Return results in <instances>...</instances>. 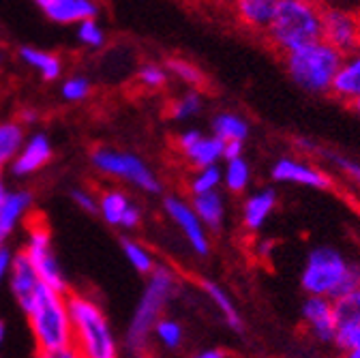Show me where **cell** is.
Masks as SVG:
<instances>
[{"instance_id":"obj_2","label":"cell","mask_w":360,"mask_h":358,"mask_svg":"<svg viewBox=\"0 0 360 358\" xmlns=\"http://www.w3.org/2000/svg\"><path fill=\"white\" fill-rule=\"evenodd\" d=\"M300 286L307 296L343 298L360 290V264L349 262L335 247H315L307 253Z\"/></svg>"},{"instance_id":"obj_3","label":"cell","mask_w":360,"mask_h":358,"mask_svg":"<svg viewBox=\"0 0 360 358\" xmlns=\"http://www.w3.org/2000/svg\"><path fill=\"white\" fill-rule=\"evenodd\" d=\"M69 316L73 328V350L82 358H120L116 333L103 307L86 294H69Z\"/></svg>"},{"instance_id":"obj_39","label":"cell","mask_w":360,"mask_h":358,"mask_svg":"<svg viewBox=\"0 0 360 358\" xmlns=\"http://www.w3.org/2000/svg\"><path fill=\"white\" fill-rule=\"evenodd\" d=\"M11 264H13V253H11V249L7 245H3V247H0V286L9 279Z\"/></svg>"},{"instance_id":"obj_28","label":"cell","mask_w":360,"mask_h":358,"mask_svg":"<svg viewBox=\"0 0 360 358\" xmlns=\"http://www.w3.org/2000/svg\"><path fill=\"white\" fill-rule=\"evenodd\" d=\"M163 65H165L169 77L178 79L180 84H185L187 88H193V91H200V88H204V84H206V73H204L195 63H191L189 58L172 56V58H167Z\"/></svg>"},{"instance_id":"obj_5","label":"cell","mask_w":360,"mask_h":358,"mask_svg":"<svg viewBox=\"0 0 360 358\" xmlns=\"http://www.w3.org/2000/svg\"><path fill=\"white\" fill-rule=\"evenodd\" d=\"M28 326L37 352L58 354L73 347V328L67 294L41 286L30 309L26 311Z\"/></svg>"},{"instance_id":"obj_13","label":"cell","mask_w":360,"mask_h":358,"mask_svg":"<svg viewBox=\"0 0 360 358\" xmlns=\"http://www.w3.org/2000/svg\"><path fill=\"white\" fill-rule=\"evenodd\" d=\"M99 215L112 228L135 230L142 226V208L122 189H105L99 196Z\"/></svg>"},{"instance_id":"obj_23","label":"cell","mask_w":360,"mask_h":358,"mask_svg":"<svg viewBox=\"0 0 360 358\" xmlns=\"http://www.w3.org/2000/svg\"><path fill=\"white\" fill-rule=\"evenodd\" d=\"M18 56L26 67L37 71L41 75V79H45V82H56L63 75V60L52 52H45V50L32 48V46H22Z\"/></svg>"},{"instance_id":"obj_14","label":"cell","mask_w":360,"mask_h":358,"mask_svg":"<svg viewBox=\"0 0 360 358\" xmlns=\"http://www.w3.org/2000/svg\"><path fill=\"white\" fill-rule=\"evenodd\" d=\"M302 324L309 335L320 343H335L337 337V318H335V302L320 296H309L302 302Z\"/></svg>"},{"instance_id":"obj_21","label":"cell","mask_w":360,"mask_h":358,"mask_svg":"<svg viewBox=\"0 0 360 358\" xmlns=\"http://www.w3.org/2000/svg\"><path fill=\"white\" fill-rule=\"evenodd\" d=\"M34 196L26 189L9 191L7 200L0 206V247L7 243L11 232L15 230L18 223L26 217V212L32 208Z\"/></svg>"},{"instance_id":"obj_42","label":"cell","mask_w":360,"mask_h":358,"mask_svg":"<svg viewBox=\"0 0 360 358\" xmlns=\"http://www.w3.org/2000/svg\"><path fill=\"white\" fill-rule=\"evenodd\" d=\"M191 358H228V354H225V350H219V347H206V350L193 354Z\"/></svg>"},{"instance_id":"obj_7","label":"cell","mask_w":360,"mask_h":358,"mask_svg":"<svg viewBox=\"0 0 360 358\" xmlns=\"http://www.w3.org/2000/svg\"><path fill=\"white\" fill-rule=\"evenodd\" d=\"M90 163H93V167L99 174L110 176L114 181L129 183L144 193L155 196L161 191V181H159L157 172L142 157L133 155V153L116 151L110 146H97L93 153H90Z\"/></svg>"},{"instance_id":"obj_41","label":"cell","mask_w":360,"mask_h":358,"mask_svg":"<svg viewBox=\"0 0 360 358\" xmlns=\"http://www.w3.org/2000/svg\"><path fill=\"white\" fill-rule=\"evenodd\" d=\"M34 358H82L73 347H69V350H63V352H58V354H45V352H37L34 354Z\"/></svg>"},{"instance_id":"obj_43","label":"cell","mask_w":360,"mask_h":358,"mask_svg":"<svg viewBox=\"0 0 360 358\" xmlns=\"http://www.w3.org/2000/svg\"><path fill=\"white\" fill-rule=\"evenodd\" d=\"M243 151H245V144H238V142L225 144V161H228V159H236V157H243Z\"/></svg>"},{"instance_id":"obj_12","label":"cell","mask_w":360,"mask_h":358,"mask_svg":"<svg viewBox=\"0 0 360 358\" xmlns=\"http://www.w3.org/2000/svg\"><path fill=\"white\" fill-rule=\"evenodd\" d=\"M322 39L337 52L352 54L360 50V15L343 7H324Z\"/></svg>"},{"instance_id":"obj_17","label":"cell","mask_w":360,"mask_h":358,"mask_svg":"<svg viewBox=\"0 0 360 358\" xmlns=\"http://www.w3.org/2000/svg\"><path fill=\"white\" fill-rule=\"evenodd\" d=\"M9 290L18 302V307L26 313L39 292V288L43 286L37 271L32 268V264L28 262V257L20 251L18 255H13V264H11V273H9Z\"/></svg>"},{"instance_id":"obj_4","label":"cell","mask_w":360,"mask_h":358,"mask_svg":"<svg viewBox=\"0 0 360 358\" xmlns=\"http://www.w3.org/2000/svg\"><path fill=\"white\" fill-rule=\"evenodd\" d=\"M322 13L324 9L309 0H281L264 39L281 56L300 50L322 39Z\"/></svg>"},{"instance_id":"obj_1","label":"cell","mask_w":360,"mask_h":358,"mask_svg":"<svg viewBox=\"0 0 360 358\" xmlns=\"http://www.w3.org/2000/svg\"><path fill=\"white\" fill-rule=\"evenodd\" d=\"M178 286V275L167 264H157V268L148 275L144 292L124 333V347L133 358H146L155 326L163 318L165 305L176 296Z\"/></svg>"},{"instance_id":"obj_38","label":"cell","mask_w":360,"mask_h":358,"mask_svg":"<svg viewBox=\"0 0 360 358\" xmlns=\"http://www.w3.org/2000/svg\"><path fill=\"white\" fill-rule=\"evenodd\" d=\"M71 200L77 208H82L84 212L90 215H99V196H95L90 189L86 187H77L71 191Z\"/></svg>"},{"instance_id":"obj_32","label":"cell","mask_w":360,"mask_h":358,"mask_svg":"<svg viewBox=\"0 0 360 358\" xmlns=\"http://www.w3.org/2000/svg\"><path fill=\"white\" fill-rule=\"evenodd\" d=\"M221 185H223V170L219 165H214V167H206V170H195L193 176L189 178L187 187H189L191 198H195V196L219 191Z\"/></svg>"},{"instance_id":"obj_24","label":"cell","mask_w":360,"mask_h":358,"mask_svg":"<svg viewBox=\"0 0 360 358\" xmlns=\"http://www.w3.org/2000/svg\"><path fill=\"white\" fill-rule=\"evenodd\" d=\"M191 206L208 232H221L225 226V198L219 191L191 198Z\"/></svg>"},{"instance_id":"obj_33","label":"cell","mask_w":360,"mask_h":358,"mask_svg":"<svg viewBox=\"0 0 360 358\" xmlns=\"http://www.w3.org/2000/svg\"><path fill=\"white\" fill-rule=\"evenodd\" d=\"M75 39L79 46L88 50H101L108 43V32L99 24V20H84L75 26Z\"/></svg>"},{"instance_id":"obj_22","label":"cell","mask_w":360,"mask_h":358,"mask_svg":"<svg viewBox=\"0 0 360 358\" xmlns=\"http://www.w3.org/2000/svg\"><path fill=\"white\" fill-rule=\"evenodd\" d=\"M210 133L214 138H219L223 144H232V142L245 144L247 138H249V133H251V124L238 112L221 110L210 120Z\"/></svg>"},{"instance_id":"obj_27","label":"cell","mask_w":360,"mask_h":358,"mask_svg":"<svg viewBox=\"0 0 360 358\" xmlns=\"http://www.w3.org/2000/svg\"><path fill=\"white\" fill-rule=\"evenodd\" d=\"M221 170H223V187L228 193L240 196L251 185V165L245 159V155L236 159H228Z\"/></svg>"},{"instance_id":"obj_19","label":"cell","mask_w":360,"mask_h":358,"mask_svg":"<svg viewBox=\"0 0 360 358\" xmlns=\"http://www.w3.org/2000/svg\"><path fill=\"white\" fill-rule=\"evenodd\" d=\"M230 5L240 26L264 34V30L273 22L281 0H230Z\"/></svg>"},{"instance_id":"obj_34","label":"cell","mask_w":360,"mask_h":358,"mask_svg":"<svg viewBox=\"0 0 360 358\" xmlns=\"http://www.w3.org/2000/svg\"><path fill=\"white\" fill-rule=\"evenodd\" d=\"M135 77H138V84L144 88V91H150V93H159L169 84V73H167L165 65H161V63H144L138 69V75Z\"/></svg>"},{"instance_id":"obj_20","label":"cell","mask_w":360,"mask_h":358,"mask_svg":"<svg viewBox=\"0 0 360 358\" xmlns=\"http://www.w3.org/2000/svg\"><path fill=\"white\" fill-rule=\"evenodd\" d=\"M330 95L347 106H352L356 99H360V50L343 56L341 67L333 82Z\"/></svg>"},{"instance_id":"obj_48","label":"cell","mask_w":360,"mask_h":358,"mask_svg":"<svg viewBox=\"0 0 360 358\" xmlns=\"http://www.w3.org/2000/svg\"><path fill=\"white\" fill-rule=\"evenodd\" d=\"M345 358H360V350H352V352H345Z\"/></svg>"},{"instance_id":"obj_31","label":"cell","mask_w":360,"mask_h":358,"mask_svg":"<svg viewBox=\"0 0 360 358\" xmlns=\"http://www.w3.org/2000/svg\"><path fill=\"white\" fill-rule=\"evenodd\" d=\"M333 302H335L337 331L360 326V290L354 294H347L343 298H337Z\"/></svg>"},{"instance_id":"obj_9","label":"cell","mask_w":360,"mask_h":358,"mask_svg":"<svg viewBox=\"0 0 360 358\" xmlns=\"http://www.w3.org/2000/svg\"><path fill=\"white\" fill-rule=\"evenodd\" d=\"M163 212L174 223V226L180 230V234L185 236V241L189 243V247H191V251L195 255L206 257L210 253V232L206 230V226L200 221L198 212L193 210L191 200L180 198L176 193L165 196Z\"/></svg>"},{"instance_id":"obj_16","label":"cell","mask_w":360,"mask_h":358,"mask_svg":"<svg viewBox=\"0 0 360 358\" xmlns=\"http://www.w3.org/2000/svg\"><path fill=\"white\" fill-rule=\"evenodd\" d=\"M52 157H54V151H52L50 138L45 136L43 131H37V133H32L30 138H26L20 155L11 163V174L18 176V178L32 176V174L41 172L45 165H48L52 161Z\"/></svg>"},{"instance_id":"obj_46","label":"cell","mask_w":360,"mask_h":358,"mask_svg":"<svg viewBox=\"0 0 360 358\" xmlns=\"http://www.w3.org/2000/svg\"><path fill=\"white\" fill-rule=\"evenodd\" d=\"M5 335H7V326L3 320H0V345H3V341H5Z\"/></svg>"},{"instance_id":"obj_40","label":"cell","mask_w":360,"mask_h":358,"mask_svg":"<svg viewBox=\"0 0 360 358\" xmlns=\"http://www.w3.org/2000/svg\"><path fill=\"white\" fill-rule=\"evenodd\" d=\"M309 3L318 5V7H343L349 11H358L360 9V0H309Z\"/></svg>"},{"instance_id":"obj_44","label":"cell","mask_w":360,"mask_h":358,"mask_svg":"<svg viewBox=\"0 0 360 358\" xmlns=\"http://www.w3.org/2000/svg\"><path fill=\"white\" fill-rule=\"evenodd\" d=\"M37 116H39V112H37V110H32V108H24V110L20 112V118H18V120H20L22 124H32V122H37V120H39Z\"/></svg>"},{"instance_id":"obj_29","label":"cell","mask_w":360,"mask_h":358,"mask_svg":"<svg viewBox=\"0 0 360 358\" xmlns=\"http://www.w3.org/2000/svg\"><path fill=\"white\" fill-rule=\"evenodd\" d=\"M204 110V97L200 91H193V88H187L185 93H180L178 97H174L169 101L167 114L172 120L176 122H187L195 116H200Z\"/></svg>"},{"instance_id":"obj_11","label":"cell","mask_w":360,"mask_h":358,"mask_svg":"<svg viewBox=\"0 0 360 358\" xmlns=\"http://www.w3.org/2000/svg\"><path fill=\"white\" fill-rule=\"evenodd\" d=\"M270 178L281 185H298L315 191H328L335 185L326 170L300 157H279L270 167Z\"/></svg>"},{"instance_id":"obj_37","label":"cell","mask_w":360,"mask_h":358,"mask_svg":"<svg viewBox=\"0 0 360 358\" xmlns=\"http://www.w3.org/2000/svg\"><path fill=\"white\" fill-rule=\"evenodd\" d=\"M318 153H324V157L330 161V165L337 167L352 185H356L360 189V161L343 157V155H337V153H326V151H318Z\"/></svg>"},{"instance_id":"obj_18","label":"cell","mask_w":360,"mask_h":358,"mask_svg":"<svg viewBox=\"0 0 360 358\" xmlns=\"http://www.w3.org/2000/svg\"><path fill=\"white\" fill-rule=\"evenodd\" d=\"M277 202H279V196L273 187H264L247 196V200L243 202V212H240L243 230L247 234H257L266 226L270 215L275 212Z\"/></svg>"},{"instance_id":"obj_36","label":"cell","mask_w":360,"mask_h":358,"mask_svg":"<svg viewBox=\"0 0 360 358\" xmlns=\"http://www.w3.org/2000/svg\"><path fill=\"white\" fill-rule=\"evenodd\" d=\"M93 95V82L86 75H71L60 84V97L67 103H82Z\"/></svg>"},{"instance_id":"obj_6","label":"cell","mask_w":360,"mask_h":358,"mask_svg":"<svg viewBox=\"0 0 360 358\" xmlns=\"http://www.w3.org/2000/svg\"><path fill=\"white\" fill-rule=\"evenodd\" d=\"M290 79L309 95H330L343 54L324 39L281 56Z\"/></svg>"},{"instance_id":"obj_45","label":"cell","mask_w":360,"mask_h":358,"mask_svg":"<svg viewBox=\"0 0 360 358\" xmlns=\"http://www.w3.org/2000/svg\"><path fill=\"white\" fill-rule=\"evenodd\" d=\"M9 191H7V185H5V178H3V170H0V206L7 200Z\"/></svg>"},{"instance_id":"obj_15","label":"cell","mask_w":360,"mask_h":358,"mask_svg":"<svg viewBox=\"0 0 360 358\" xmlns=\"http://www.w3.org/2000/svg\"><path fill=\"white\" fill-rule=\"evenodd\" d=\"M32 3L45 13V18L60 26H77L84 20H97L101 11L97 0H32Z\"/></svg>"},{"instance_id":"obj_8","label":"cell","mask_w":360,"mask_h":358,"mask_svg":"<svg viewBox=\"0 0 360 358\" xmlns=\"http://www.w3.org/2000/svg\"><path fill=\"white\" fill-rule=\"evenodd\" d=\"M22 253L28 257V262L32 264V268L37 271V275L45 288L67 294V279L63 275V268H60L54 247H52V234L43 219H39V217L30 219Z\"/></svg>"},{"instance_id":"obj_26","label":"cell","mask_w":360,"mask_h":358,"mask_svg":"<svg viewBox=\"0 0 360 358\" xmlns=\"http://www.w3.org/2000/svg\"><path fill=\"white\" fill-rule=\"evenodd\" d=\"M24 142H26V133L20 120L0 122V170L15 161Z\"/></svg>"},{"instance_id":"obj_30","label":"cell","mask_w":360,"mask_h":358,"mask_svg":"<svg viewBox=\"0 0 360 358\" xmlns=\"http://www.w3.org/2000/svg\"><path fill=\"white\" fill-rule=\"evenodd\" d=\"M120 247H122V255L127 257V262L131 264V268L133 271H138L140 275H150L155 268H157V257H155V253L146 247V245H142L140 241H133V238H124L122 243H120Z\"/></svg>"},{"instance_id":"obj_49","label":"cell","mask_w":360,"mask_h":358,"mask_svg":"<svg viewBox=\"0 0 360 358\" xmlns=\"http://www.w3.org/2000/svg\"><path fill=\"white\" fill-rule=\"evenodd\" d=\"M0 63H3V54H0Z\"/></svg>"},{"instance_id":"obj_25","label":"cell","mask_w":360,"mask_h":358,"mask_svg":"<svg viewBox=\"0 0 360 358\" xmlns=\"http://www.w3.org/2000/svg\"><path fill=\"white\" fill-rule=\"evenodd\" d=\"M202 290L214 302V307L221 313L223 322L228 324L234 333H243V318H240V313H238L234 300L230 298V294L225 292L219 283H214L210 279H202Z\"/></svg>"},{"instance_id":"obj_10","label":"cell","mask_w":360,"mask_h":358,"mask_svg":"<svg viewBox=\"0 0 360 358\" xmlns=\"http://www.w3.org/2000/svg\"><path fill=\"white\" fill-rule=\"evenodd\" d=\"M174 146L178 155L185 159V163L193 167V172L214 167L221 161H225V144L219 138H214L212 133H204L200 129L180 131Z\"/></svg>"},{"instance_id":"obj_35","label":"cell","mask_w":360,"mask_h":358,"mask_svg":"<svg viewBox=\"0 0 360 358\" xmlns=\"http://www.w3.org/2000/svg\"><path fill=\"white\" fill-rule=\"evenodd\" d=\"M153 337L165 347V350H178L183 345V339H185V331L180 326L178 320H172V318H161L155 326V333Z\"/></svg>"},{"instance_id":"obj_47","label":"cell","mask_w":360,"mask_h":358,"mask_svg":"<svg viewBox=\"0 0 360 358\" xmlns=\"http://www.w3.org/2000/svg\"><path fill=\"white\" fill-rule=\"evenodd\" d=\"M349 108H352V112H354V114H356V116L360 118V99H356V101H354V103H352Z\"/></svg>"}]
</instances>
